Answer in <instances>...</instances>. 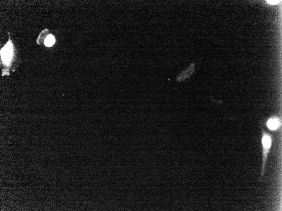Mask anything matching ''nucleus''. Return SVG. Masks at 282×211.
<instances>
[{
	"label": "nucleus",
	"instance_id": "f257e3e1",
	"mask_svg": "<svg viewBox=\"0 0 282 211\" xmlns=\"http://www.w3.org/2000/svg\"><path fill=\"white\" fill-rule=\"evenodd\" d=\"M272 143L270 136L266 132H263L262 137V144L263 147L262 155V164L261 176L263 177L265 174V166L267 160L268 154Z\"/></svg>",
	"mask_w": 282,
	"mask_h": 211
},
{
	"label": "nucleus",
	"instance_id": "f03ea898",
	"mask_svg": "<svg viewBox=\"0 0 282 211\" xmlns=\"http://www.w3.org/2000/svg\"><path fill=\"white\" fill-rule=\"evenodd\" d=\"M194 65L191 64V66L189 67V69L185 70L183 71L177 76V80L178 81H182L185 80L186 78L189 77L191 74H192L194 71Z\"/></svg>",
	"mask_w": 282,
	"mask_h": 211
},
{
	"label": "nucleus",
	"instance_id": "7ed1b4c3",
	"mask_svg": "<svg viewBox=\"0 0 282 211\" xmlns=\"http://www.w3.org/2000/svg\"><path fill=\"white\" fill-rule=\"evenodd\" d=\"M280 125L279 119L276 118H271L267 122V126L270 130H276L278 129Z\"/></svg>",
	"mask_w": 282,
	"mask_h": 211
},
{
	"label": "nucleus",
	"instance_id": "20e7f679",
	"mask_svg": "<svg viewBox=\"0 0 282 211\" xmlns=\"http://www.w3.org/2000/svg\"><path fill=\"white\" fill-rule=\"evenodd\" d=\"M55 38L54 36L53 35H48L45 39V45L47 47H52L55 43Z\"/></svg>",
	"mask_w": 282,
	"mask_h": 211
},
{
	"label": "nucleus",
	"instance_id": "39448f33",
	"mask_svg": "<svg viewBox=\"0 0 282 211\" xmlns=\"http://www.w3.org/2000/svg\"><path fill=\"white\" fill-rule=\"evenodd\" d=\"M267 2L268 3H270V4H277V3H279V1H267Z\"/></svg>",
	"mask_w": 282,
	"mask_h": 211
}]
</instances>
